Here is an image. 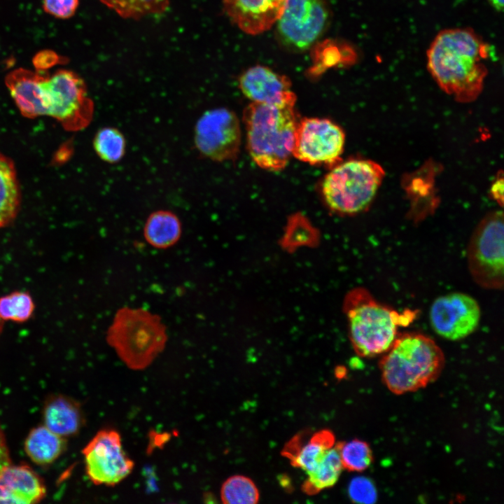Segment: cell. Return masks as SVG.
I'll return each mask as SVG.
<instances>
[{
	"label": "cell",
	"instance_id": "cell-1",
	"mask_svg": "<svg viewBox=\"0 0 504 504\" xmlns=\"http://www.w3.org/2000/svg\"><path fill=\"white\" fill-rule=\"evenodd\" d=\"M489 47L472 28L440 31L427 50V68L438 85L461 102L481 93Z\"/></svg>",
	"mask_w": 504,
	"mask_h": 504
},
{
	"label": "cell",
	"instance_id": "cell-2",
	"mask_svg": "<svg viewBox=\"0 0 504 504\" xmlns=\"http://www.w3.org/2000/svg\"><path fill=\"white\" fill-rule=\"evenodd\" d=\"M343 309L351 343L362 357L387 351L399 335L398 329L409 326L418 314L417 310L399 312L384 304L362 287L347 293Z\"/></svg>",
	"mask_w": 504,
	"mask_h": 504
},
{
	"label": "cell",
	"instance_id": "cell-3",
	"mask_svg": "<svg viewBox=\"0 0 504 504\" xmlns=\"http://www.w3.org/2000/svg\"><path fill=\"white\" fill-rule=\"evenodd\" d=\"M299 118L295 105L251 102L243 113L246 146L253 162L279 171L292 156Z\"/></svg>",
	"mask_w": 504,
	"mask_h": 504
},
{
	"label": "cell",
	"instance_id": "cell-4",
	"mask_svg": "<svg viewBox=\"0 0 504 504\" xmlns=\"http://www.w3.org/2000/svg\"><path fill=\"white\" fill-rule=\"evenodd\" d=\"M440 347L418 332L398 335L379 362L382 379L397 395L416 391L435 380L444 365Z\"/></svg>",
	"mask_w": 504,
	"mask_h": 504
},
{
	"label": "cell",
	"instance_id": "cell-5",
	"mask_svg": "<svg viewBox=\"0 0 504 504\" xmlns=\"http://www.w3.org/2000/svg\"><path fill=\"white\" fill-rule=\"evenodd\" d=\"M108 344L130 369L149 366L163 351L167 340L159 316L142 309H120L106 333Z\"/></svg>",
	"mask_w": 504,
	"mask_h": 504
},
{
	"label": "cell",
	"instance_id": "cell-6",
	"mask_svg": "<svg viewBox=\"0 0 504 504\" xmlns=\"http://www.w3.org/2000/svg\"><path fill=\"white\" fill-rule=\"evenodd\" d=\"M384 176L382 167L370 160L337 162L323 177L321 193L326 205L333 212L356 214L369 206Z\"/></svg>",
	"mask_w": 504,
	"mask_h": 504
},
{
	"label": "cell",
	"instance_id": "cell-7",
	"mask_svg": "<svg viewBox=\"0 0 504 504\" xmlns=\"http://www.w3.org/2000/svg\"><path fill=\"white\" fill-rule=\"evenodd\" d=\"M94 103L83 79L73 71L61 69L44 72L40 82L37 117L50 116L67 131L85 128L91 122Z\"/></svg>",
	"mask_w": 504,
	"mask_h": 504
},
{
	"label": "cell",
	"instance_id": "cell-8",
	"mask_svg": "<svg viewBox=\"0 0 504 504\" xmlns=\"http://www.w3.org/2000/svg\"><path fill=\"white\" fill-rule=\"evenodd\" d=\"M503 214H488L477 225L467 249L468 270L482 288L501 290L504 281Z\"/></svg>",
	"mask_w": 504,
	"mask_h": 504
},
{
	"label": "cell",
	"instance_id": "cell-9",
	"mask_svg": "<svg viewBox=\"0 0 504 504\" xmlns=\"http://www.w3.org/2000/svg\"><path fill=\"white\" fill-rule=\"evenodd\" d=\"M241 126L234 111L223 107L206 111L195 127L197 150L213 161L234 160L241 146Z\"/></svg>",
	"mask_w": 504,
	"mask_h": 504
},
{
	"label": "cell",
	"instance_id": "cell-10",
	"mask_svg": "<svg viewBox=\"0 0 504 504\" xmlns=\"http://www.w3.org/2000/svg\"><path fill=\"white\" fill-rule=\"evenodd\" d=\"M86 474L96 485L115 486L132 472L134 463L125 451L118 432L98 431L82 450Z\"/></svg>",
	"mask_w": 504,
	"mask_h": 504
},
{
	"label": "cell",
	"instance_id": "cell-11",
	"mask_svg": "<svg viewBox=\"0 0 504 504\" xmlns=\"http://www.w3.org/2000/svg\"><path fill=\"white\" fill-rule=\"evenodd\" d=\"M328 18L324 0H286L276 20L279 39L293 50H305L322 34Z\"/></svg>",
	"mask_w": 504,
	"mask_h": 504
},
{
	"label": "cell",
	"instance_id": "cell-12",
	"mask_svg": "<svg viewBox=\"0 0 504 504\" xmlns=\"http://www.w3.org/2000/svg\"><path fill=\"white\" fill-rule=\"evenodd\" d=\"M345 142L342 129L321 118L299 119L292 156L311 164L332 166L340 160Z\"/></svg>",
	"mask_w": 504,
	"mask_h": 504
},
{
	"label": "cell",
	"instance_id": "cell-13",
	"mask_svg": "<svg viewBox=\"0 0 504 504\" xmlns=\"http://www.w3.org/2000/svg\"><path fill=\"white\" fill-rule=\"evenodd\" d=\"M480 316L477 300L461 292L437 298L429 312L433 330L440 337L452 341L462 340L472 334L479 325Z\"/></svg>",
	"mask_w": 504,
	"mask_h": 504
},
{
	"label": "cell",
	"instance_id": "cell-14",
	"mask_svg": "<svg viewBox=\"0 0 504 504\" xmlns=\"http://www.w3.org/2000/svg\"><path fill=\"white\" fill-rule=\"evenodd\" d=\"M242 93L253 103L295 105L296 96L290 80L271 69L255 66L244 72L239 80Z\"/></svg>",
	"mask_w": 504,
	"mask_h": 504
},
{
	"label": "cell",
	"instance_id": "cell-15",
	"mask_svg": "<svg viewBox=\"0 0 504 504\" xmlns=\"http://www.w3.org/2000/svg\"><path fill=\"white\" fill-rule=\"evenodd\" d=\"M46 494L42 478L26 464L8 465L0 474V504H30Z\"/></svg>",
	"mask_w": 504,
	"mask_h": 504
},
{
	"label": "cell",
	"instance_id": "cell-16",
	"mask_svg": "<svg viewBox=\"0 0 504 504\" xmlns=\"http://www.w3.org/2000/svg\"><path fill=\"white\" fill-rule=\"evenodd\" d=\"M286 0H223L231 20L247 34L270 29L281 15Z\"/></svg>",
	"mask_w": 504,
	"mask_h": 504
},
{
	"label": "cell",
	"instance_id": "cell-17",
	"mask_svg": "<svg viewBox=\"0 0 504 504\" xmlns=\"http://www.w3.org/2000/svg\"><path fill=\"white\" fill-rule=\"evenodd\" d=\"M307 435V431H302L293 437L282 449L281 455L287 458L293 466L309 473L335 445V438L328 429L316 431L308 438Z\"/></svg>",
	"mask_w": 504,
	"mask_h": 504
},
{
	"label": "cell",
	"instance_id": "cell-18",
	"mask_svg": "<svg viewBox=\"0 0 504 504\" xmlns=\"http://www.w3.org/2000/svg\"><path fill=\"white\" fill-rule=\"evenodd\" d=\"M43 419L45 426L65 438L76 435L85 421L80 405L63 395H53L46 400Z\"/></svg>",
	"mask_w": 504,
	"mask_h": 504
},
{
	"label": "cell",
	"instance_id": "cell-19",
	"mask_svg": "<svg viewBox=\"0 0 504 504\" xmlns=\"http://www.w3.org/2000/svg\"><path fill=\"white\" fill-rule=\"evenodd\" d=\"M21 200L15 164L0 152V228L14 222L20 209Z\"/></svg>",
	"mask_w": 504,
	"mask_h": 504
},
{
	"label": "cell",
	"instance_id": "cell-20",
	"mask_svg": "<svg viewBox=\"0 0 504 504\" xmlns=\"http://www.w3.org/2000/svg\"><path fill=\"white\" fill-rule=\"evenodd\" d=\"M66 448V438L46 426L33 428L24 442V450L29 458L36 464L47 465L55 461Z\"/></svg>",
	"mask_w": 504,
	"mask_h": 504
},
{
	"label": "cell",
	"instance_id": "cell-21",
	"mask_svg": "<svg viewBox=\"0 0 504 504\" xmlns=\"http://www.w3.org/2000/svg\"><path fill=\"white\" fill-rule=\"evenodd\" d=\"M181 234V224L177 216L167 210L150 214L144 227L146 241L158 248H167L175 244Z\"/></svg>",
	"mask_w": 504,
	"mask_h": 504
},
{
	"label": "cell",
	"instance_id": "cell-22",
	"mask_svg": "<svg viewBox=\"0 0 504 504\" xmlns=\"http://www.w3.org/2000/svg\"><path fill=\"white\" fill-rule=\"evenodd\" d=\"M343 469L337 442L326 452L318 466L307 473V478L302 485V491L312 496L332 487L337 482Z\"/></svg>",
	"mask_w": 504,
	"mask_h": 504
},
{
	"label": "cell",
	"instance_id": "cell-23",
	"mask_svg": "<svg viewBox=\"0 0 504 504\" xmlns=\"http://www.w3.org/2000/svg\"><path fill=\"white\" fill-rule=\"evenodd\" d=\"M97 155L104 162L116 163L125 155L126 141L122 133L117 128L105 127L99 130L93 139Z\"/></svg>",
	"mask_w": 504,
	"mask_h": 504
},
{
	"label": "cell",
	"instance_id": "cell-24",
	"mask_svg": "<svg viewBox=\"0 0 504 504\" xmlns=\"http://www.w3.org/2000/svg\"><path fill=\"white\" fill-rule=\"evenodd\" d=\"M220 498L225 504H255L260 498L255 483L244 475L227 478L220 489Z\"/></svg>",
	"mask_w": 504,
	"mask_h": 504
},
{
	"label": "cell",
	"instance_id": "cell-25",
	"mask_svg": "<svg viewBox=\"0 0 504 504\" xmlns=\"http://www.w3.org/2000/svg\"><path fill=\"white\" fill-rule=\"evenodd\" d=\"M35 309L31 295L16 290L0 298V318L23 323L28 321Z\"/></svg>",
	"mask_w": 504,
	"mask_h": 504
},
{
	"label": "cell",
	"instance_id": "cell-26",
	"mask_svg": "<svg viewBox=\"0 0 504 504\" xmlns=\"http://www.w3.org/2000/svg\"><path fill=\"white\" fill-rule=\"evenodd\" d=\"M122 18H139L164 11L169 0H100Z\"/></svg>",
	"mask_w": 504,
	"mask_h": 504
},
{
	"label": "cell",
	"instance_id": "cell-27",
	"mask_svg": "<svg viewBox=\"0 0 504 504\" xmlns=\"http://www.w3.org/2000/svg\"><path fill=\"white\" fill-rule=\"evenodd\" d=\"M338 444L344 468L349 471L362 472L371 465L372 452L366 442L355 439L347 442H339Z\"/></svg>",
	"mask_w": 504,
	"mask_h": 504
},
{
	"label": "cell",
	"instance_id": "cell-28",
	"mask_svg": "<svg viewBox=\"0 0 504 504\" xmlns=\"http://www.w3.org/2000/svg\"><path fill=\"white\" fill-rule=\"evenodd\" d=\"M350 499L357 503L372 504L377 499V491L372 482L365 477L353 478L348 486Z\"/></svg>",
	"mask_w": 504,
	"mask_h": 504
},
{
	"label": "cell",
	"instance_id": "cell-29",
	"mask_svg": "<svg viewBox=\"0 0 504 504\" xmlns=\"http://www.w3.org/2000/svg\"><path fill=\"white\" fill-rule=\"evenodd\" d=\"M43 10L59 19L71 18L79 5V0H43Z\"/></svg>",
	"mask_w": 504,
	"mask_h": 504
},
{
	"label": "cell",
	"instance_id": "cell-30",
	"mask_svg": "<svg viewBox=\"0 0 504 504\" xmlns=\"http://www.w3.org/2000/svg\"><path fill=\"white\" fill-rule=\"evenodd\" d=\"M59 63H62V59L52 50L38 52L33 59V64L36 70L39 71H45Z\"/></svg>",
	"mask_w": 504,
	"mask_h": 504
},
{
	"label": "cell",
	"instance_id": "cell-31",
	"mask_svg": "<svg viewBox=\"0 0 504 504\" xmlns=\"http://www.w3.org/2000/svg\"><path fill=\"white\" fill-rule=\"evenodd\" d=\"M10 463L9 450L6 437L0 426V474Z\"/></svg>",
	"mask_w": 504,
	"mask_h": 504
},
{
	"label": "cell",
	"instance_id": "cell-32",
	"mask_svg": "<svg viewBox=\"0 0 504 504\" xmlns=\"http://www.w3.org/2000/svg\"><path fill=\"white\" fill-rule=\"evenodd\" d=\"M503 180H498L496 182H495L492 186L491 191L493 192V196L498 200V202L503 201Z\"/></svg>",
	"mask_w": 504,
	"mask_h": 504
},
{
	"label": "cell",
	"instance_id": "cell-33",
	"mask_svg": "<svg viewBox=\"0 0 504 504\" xmlns=\"http://www.w3.org/2000/svg\"><path fill=\"white\" fill-rule=\"evenodd\" d=\"M490 5L497 11L501 12L503 9V0H487Z\"/></svg>",
	"mask_w": 504,
	"mask_h": 504
},
{
	"label": "cell",
	"instance_id": "cell-34",
	"mask_svg": "<svg viewBox=\"0 0 504 504\" xmlns=\"http://www.w3.org/2000/svg\"><path fill=\"white\" fill-rule=\"evenodd\" d=\"M4 329V321L0 318V334L2 332Z\"/></svg>",
	"mask_w": 504,
	"mask_h": 504
}]
</instances>
